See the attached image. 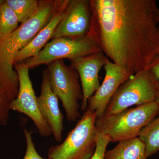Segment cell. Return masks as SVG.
<instances>
[{"label":"cell","instance_id":"cell-23","mask_svg":"<svg viewBox=\"0 0 159 159\" xmlns=\"http://www.w3.org/2000/svg\"><path fill=\"white\" fill-rule=\"evenodd\" d=\"M158 28L159 29V25H158Z\"/></svg>","mask_w":159,"mask_h":159},{"label":"cell","instance_id":"cell-15","mask_svg":"<svg viewBox=\"0 0 159 159\" xmlns=\"http://www.w3.org/2000/svg\"><path fill=\"white\" fill-rule=\"evenodd\" d=\"M139 138L144 143L147 157L159 151V115L144 127Z\"/></svg>","mask_w":159,"mask_h":159},{"label":"cell","instance_id":"cell-21","mask_svg":"<svg viewBox=\"0 0 159 159\" xmlns=\"http://www.w3.org/2000/svg\"><path fill=\"white\" fill-rule=\"evenodd\" d=\"M147 70L159 81V53L154 58Z\"/></svg>","mask_w":159,"mask_h":159},{"label":"cell","instance_id":"cell-3","mask_svg":"<svg viewBox=\"0 0 159 159\" xmlns=\"http://www.w3.org/2000/svg\"><path fill=\"white\" fill-rule=\"evenodd\" d=\"M159 115L157 101L138 106L116 114L97 118V130L104 134L110 142H119L139 137L142 129Z\"/></svg>","mask_w":159,"mask_h":159},{"label":"cell","instance_id":"cell-11","mask_svg":"<svg viewBox=\"0 0 159 159\" xmlns=\"http://www.w3.org/2000/svg\"><path fill=\"white\" fill-rule=\"evenodd\" d=\"M108 59L101 51L70 60L71 65L77 71L81 81L83 99L80 109L83 111L87 109L90 97L100 87L99 71Z\"/></svg>","mask_w":159,"mask_h":159},{"label":"cell","instance_id":"cell-22","mask_svg":"<svg viewBox=\"0 0 159 159\" xmlns=\"http://www.w3.org/2000/svg\"><path fill=\"white\" fill-rule=\"evenodd\" d=\"M157 102H158V104H159V98H158V99L157 100Z\"/></svg>","mask_w":159,"mask_h":159},{"label":"cell","instance_id":"cell-12","mask_svg":"<svg viewBox=\"0 0 159 159\" xmlns=\"http://www.w3.org/2000/svg\"><path fill=\"white\" fill-rule=\"evenodd\" d=\"M37 100L42 116L49 125L55 141L60 142L64 129V116L60 109L58 98L51 88L47 68L43 72L41 93Z\"/></svg>","mask_w":159,"mask_h":159},{"label":"cell","instance_id":"cell-17","mask_svg":"<svg viewBox=\"0 0 159 159\" xmlns=\"http://www.w3.org/2000/svg\"><path fill=\"white\" fill-rule=\"evenodd\" d=\"M19 23L17 16L6 1H0V39L7 37L15 31Z\"/></svg>","mask_w":159,"mask_h":159},{"label":"cell","instance_id":"cell-13","mask_svg":"<svg viewBox=\"0 0 159 159\" xmlns=\"http://www.w3.org/2000/svg\"><path fill=\"white\" fill-rule=\"evenodd\" d=\"M69 0H63L62 3L48 23L32 39V40L17 54L14 65L22 62L28 58L36 56L52 39L58 24L62 19Z\"/></svg>","mask_w":159,"mask_h":159},{"label":"cell","instance_id":"cell-8","mask_svg":"<svg viewBox=\"0 0 159 159\" xmlns=\"http://www.w3.org/2000/svg\"><path fill=\"white\" fill-rule=\"evenodd\" d=\"M13 66L18 76L19 90L17 97L11 101V110L25 114L30 118L41 136H51V129L39 111L37 97L29 76V69L23 62L15 64Z\"/></svg>","mask_w":159,"mask_h":159},{"label":"cell","instance_id":"cell-14","mask_svg":"<svg viewBox=\"0 0 159 159\" xmlns=\"http://www.w3.org/2000/svg\"><path fill=\"white\" fill-rule=\"evenodd\" d=\"M145 146L139 137L119 142L106 152L105 159H146Z\"/></svg>","mask_w":159,"mask_h":159},{"label":"cell","instance_id":"cell-9","mask_svg":"<svg viewBox=\"0 0 159 159\" xmlns=\"http://www.w3.org/2000/svg\"><path fill=\"white\" fill-rule=\"evenodd\" d=\"M91 17L90 0H69L52 39L61 37L77 39L87 36Z\"/></svg>","mask_w":159,"mask_h":159},{"label":"cell","instance_id":"cell-6","mask_svg":"<svg viewBox=\"0 0 159 159\" xmlns=\"http://www.w3.org/2000/svg\"><path fill=\"white\" fill-rule=\"evenodd\" d=\"M47 66L53 93L61 101L68 121L75 122L81 117L80 101H82L83 93L79 74L63 59L56 60Z\"/></svg>","mask_w":159,"mask_h":159},{"label":"cell","instance_id":"cell-4","mask_svg":"<svg viewBox=\"0 0 159 159\" xmlns=\"http://www.w3.org/2000/svg\"><path fill=\"white\" fill-rule=\"evenodd\" d=\"M95 112L87 109L61 144L49 148V159H90L95 152L97 130Z\"/></svg>","mask_w":159,"mask_h":159},{"label":"cell","instance_id":"cell-5","mask_svg":"<svg viewBox=\"0 0 159 159\" xmlns=\"http://www.w3.org/2000/svg\"><path fill=\"white\" fill-rule=\"evenodd\" d=\"M159 98V80L148 70H143L134 74L119 86L104 115L117 114L133 106L154 102Z\"/></svg>","mask_w":159,"mask_h":159},{"label":"cell","instance_id":"cell-20","mask_svg":"<svg viewBox=\"0 0 159 159\" xmlns=\"http://www.w3.org/2000/svg\"><path fill=\"white\" fill-rule=\"evenodd\" d=\"M24 132L26 142V150L25 154L23 159H45L42 157L35 149L32 139V131H29L25 129Z\"/></svg>","mask_w":159,"mask_h":159},{"label":"cell","instance_id":"cell-10","mask_svg":"<svg viewBox=\"0 0 159 159\" xmlns=\"http://www.w3.org/2000/svg\"><path fill=\"white\" fill-rule=\"evenodd\" d=\"M103 67L105 71L104 80L89 99L87 109L95 112L97 118L104 115L109 102L119 86L133 75L109 59Z\"/></svg>","mask_w":159,"mask_h":159},{"label":"cell","instance_id":"cell-16","mask_svg":"<svg viewBox=\"0 0 159 159\" xmlns=\"http://www.w3.org/2000/svg\"><path fill=\"white\" fill-rule=\"evenodd\" d=\"M6 2L14 11L19 21L22 24L37 13L39 9L40 1L6 0Z\"/></svg>","mask_w":159,"mask_h":159},{"label":"cell","instance_id":"cell-7","mask_svg":"<svg viewBox=\"0 0 159 159\" xmlns=\"http://www.w3.org/2000/svg\"><path fill=\"white\" fill-rule=\"evenodd\" d=\"M99 48L88 37L77 39L61 37L53 39L36 56L23 61L29 69L50 63L58 59L70 60L77 57L101 52Z\"/></svg>","mask_w":159,"mask_h":159},{"label":"cell","instance_id":"cell-1","mask_svg":"<svg viewBox=\"0 0 159 159\" xmlns=\"http://www.w3.org/2000/svg\"><path fill=\"white\" fill-rule=\"evenodd\" d=\"M87 37L112 62L134 74L159 53V12L154 0H90Z\"/></svg>","mask_w":159,"mask_h":159},{"label":"cell","instance_id":"cell-2","mask_svg":"<svg viewBox=\"0 0 159 159\" xmlns=\"http://www.w3.org/2000/svg\"><path fill=\"white\" fill-rule=\"evenodd\" d=\"M63 0H43L37 13L22 24L10 35L0 39V84L12 100L19 90L18 74L14 70L15 58L48 23Z\"/></svg>","mask_w":159,"mask_h":159},{"label":"cell","instance_id":"cell-19","mask_svg":"<svg viewBox=\"0 0 159 159\" xmlns=\"http://www.w3.org/2000/svg\"><path fill=\"white\" fill-rule=\"evenodd\" d=\"M110 142L109 139L105 135L97 132L96 148L90 159H105L107 147Z\"/></svg>","mask_w":159,"mask_h":159},{"label":"cell","instance_id":"cell-18","mask_svg":"<svg viewBox=\"0 0 159 159\" xmlns=\"http://www.w3.org/2000/svg\"><path fill=\"white\" fill-rule=\"evenodd\" d=\"M12 100L7 91L0 84V125L6 126L8 124Z\"/></svg>","mask_w":159,"mask_h":159}]
</instances>
